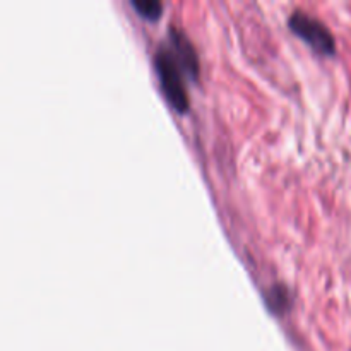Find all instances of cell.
Wrapping results in <instances>:
<instances>
[{
    "instance_id": "4",
    "label": "cell",
    "mask_w": 351,
    "mask_h": 351,
    "mask_svg": "<svg viewBox=\"0 0 351 351\" xmlns=\"http://www.w3.org/2000/svg\"><path fill=\"white\" fill-rule=\"evenodd\" d=\"M264 298H266L267 308L276 315L287 314V311H290L291 307V291L287 285L276 283L269 287V290L264 293Z\"/></svg>"
},
{
    "instance_id": "2",
    "label": "cell",
    "mask_w": 351,
    "mask_h": 351,
    "mask_svg": "<svg viewBox=\"0 0 351 351\" xmlns=\"http://www.w3.org/2000/svg\"><path fill=\"white\" fill-rule=\"evenodd\" d=\"M288 24L295 34H298L321 53L329 55L335 51L336 41L332 31L319 17L312 16L307 10H293V14L288 17Z\"/></svg>"
},
{
    "instance_id": "5",
    "label": "cell",
    "mask_w": 351,
    "mask_h": 351,
    "mask_svg": "<svg viewBox=\"0 0 351 351\" xmlns=\"http://www.w3.org/2000/svg\"><path fill=\"white\" fill-rule=\"evenodd\" d=\"M130 3L146 19H158L163 12V3L160 0H132Z\"/></svg>"
},
{
    "instance_id": "3",
    "label": "cell",
    "mask_w": 351,
    "mask_h": 351,
    "mask_svg": "<svg viewBox=\"0 0 351 351\" xmlns=\"http://www.w3.org/2000/svg\"><path fill=\"white\" fill-rule=\"evenodd\" d=\"M170 40H171V48L177 53L178 60L184 65L185 72L189 75H197L199 72V60L197 53H195V48L192 45V41L189 40L187 34L180 29V27H170Z\"/></svg>"
},
{
    "instance_id": "1",
    "label": "cell",
    "mask_w": 351,
    "mask_h": 351,
    "mask_svg": "<svg viewBox=\"0 0 351 351\" xmlns=\"http://www.w3.org/2000/svg\"><path fill=\"white\" fill-rule=\"evenodd\" d=\"M154 67H156L161 89H163L168 103L177 112H185L189 108V95L184 82V74L187 72H185L182 62L178 60L171 45L160 43L156 53H154Z\"/></svg>"
}]
</instances>
